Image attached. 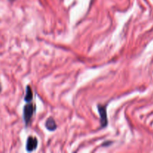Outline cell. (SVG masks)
<instances>
[{
    "label": "cell",
    "instance_id": "cell-1",
    "mask_svg": "<svg viewBox=\"0 0 153 153\" xmlns=\"http://www.w3.org/2000/svg\"><path fill=\"white\" fill-rule=\"evenodd\" d=\"M34 111H35V107L33 104L30 103V104L25 105L23 109V119L25 121V123L28 125L29 121L31 120V117L34 115Z\"/></svg>",
    "mask_w": 153,
    "mask_h": 153
},
{
    "label": "cell",
    "instance_id": "cell-2",
    "mask_svg": "<svg viewBox=\"0 0 153 153\" xmlns=\"http://www.w3.org/2000/svg\"><path fill=\"white\" fill-rule=\"evenodd\" d=\"M98 111L100 115V123L102 128H105L108 125L107 112H106V106L98 105Z\"/></svg>",
    "mask_w": 153,
    "mask_h": 153
},
{
    "label": "cell",
    "instance_id": "cell-3",
    "mask_svg": "<svg viewBox=\"0 0 153 153\" xmlns=\"http://www.w3.org/2000/svg\"><path fill=\"white\" fill-rule=\"evenodd\" d=\"M37 139L36 137H29L27 139L26 142V150L28 152H32L37 146Z\"/></svg>",
    "mask_w": 153,
    "mask_h": 153
},
{
    "label": "cell",
    "instance_id": "cell-4",
    "mask_svg": "<svg viewBox=\"0 0 153 153\" xmlns=\"http://www.w3.org/2000/svg\"><path fill=\"white\" fill-rule=\"evenodd\" d=\"M46 126L48 130L49 131H54V130L56 129L57 125L55 123V121L54 120V119L52 117H49L47 120L46 123Z\"/></svg>",
    "mask_w": 153,
    "mask_h": 153
},
{
    "label": "cell",
    "instance_id": "cell-5",
    "mask_svg": "<svg viewBox=\"0 0 153 153\" xmlns=\"http://www.w3.org/2000/svg\"><path fill=\"white\" fill-rule=\"evenodd\" d=\"M32 98H33V94H32V91H31V88H30V86H27L26 94H25V101L30 102L31 101Z\"/></svg>",
    "mask_w": 153,
    "mask_h": 153
}]
</instances>
